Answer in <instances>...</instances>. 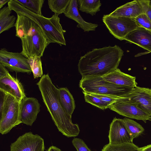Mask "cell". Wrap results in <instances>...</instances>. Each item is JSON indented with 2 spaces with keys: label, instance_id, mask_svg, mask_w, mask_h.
<instances>
[{
  "label": "cell",
  "instance_id": "6da1fadb",
  "mask_svg": "<svg viewBox=\"0 0 151 151\" xmlns=\"http://www.w3.org/2000/svg\"><path fill=\"white\" fill-rule=\"evenodd\" d=\"M124 51L118 46L95 48L80 57L78 68L82 78L103 77L117 68Z\"/></svg>",
  "mask_w": 151,
  "mask_h": 151
},
{
  "label": "cell",
  "instance_id": "7a4b0ae2",
  "mask_svg": "<svg viewBox=\"0 0 151 151\" xmlns=\"http://www.w3.org/2000/svg\"><path fill=\"white\" fill-rule=\"evenodd\" d=\"M37 85L58 131L68 137L78 136L80 132L79 126L72 123L71 116L62 107L58 99V88L53 83L48 74L43 75Z\"/></svg>",
  "mask_w": 151,
  "mask_h": 151
},
{
  "label": "cell",
  "instance_id": "3957f363",
  "mask_svg": "<svg viewBox=\"0 0 151 151\" xmlns=\"http://www.w3.org/2000/svg\"><path fill=\"white\" fill-rule=\"evenodd\" d=\"M15 27L16 36L20 38L22 50L20 53L27 59L35 55L42 56L50 44L43 29L34 21L17 14Z\"/></svg>",
  "mask_w": 151,
  "mask_h": 151
},
{
  "label": "cell",
  "instance_id": "277c9868",
  "mask_svg": "<svg viewBox=\"0 0 151 151\" xmlns=\"http://www.w3.org/2000/svg\"><path fill=\"white\" fill-rule=\"evenodd\" d=\"M8 6L17 14L24 15L37 24L44 31L50 43H56L60 46L66 45L64 36L65 31L60 23L58 15L55 14L50 18L45 17L31 12L15 0H10Z\"/></svg>",
  "mask_w": 151,
  "mask_h": 151
},
{
  "label": "cell",
  "instance_id": "5b68a950",
  "mask_svg": "<svg viewBox=\"0 0 151 151\" xmlns=\"http://www.w3.org/2000/svg\"><path fill=\"white\" fill-rule=\"evenodd\" d=\"M0 93V132L3 135L22 123L20 118V102L1 90Z\"/></svg>",
  "mask_w": 151,
  "mask_h": 151
},
{
  "label": "cell",
  "instance_id": "8992f818",
  "mask_svg": "<svg viewBox=\"0 0 151 151\" xmlns=\"http://www.w3.org/2000/svg\"><path fill=\"white\" fill-rule=\"evenodd\" d=\"M79 86L83 91L87 93L118 97L128 94L134 88L116 85L105 80L102 76L82 78Z\"/></svg>",
  "mask_w": 151,
  "mask_h": 151
},
{
  "label": "cell",
  "instance_id": "52a82bcc",
  "mask_svg": "<svg viewBox=\"0 0 151 151\" xmlns=\"http://www.w3.org/2000/svg\"><path fill=\"white\" fill-rule=\"evenodd\" d=\"M102 20L109 32L115 38L124 40L130 32L140 27L134 19L104 15Z\"/></svg>",
  "mask_w": 151,
  "mask_h": 151
},
{
  "label": "cell",
  "instance_id": "ba28073f",
  "mask_svg": "<svg viewBox=\"0 0 151 151\" xmlns=\"http://www.w3.org/2000/svg\"><path fill=\"white\" fill-rule=\"evenodd\" d=\"M28 61L20 52H9L5 48L0 50V63L11 72L30 74L32 70Z\"/></svg>",
  "mask_w": 151,
  "mask_h": 151
},
{
  "label": "cell",
  "instance_id": "9c48e42d",
  "mask_svg": "<svg viewBox=\"0 0 151 151\" xmlns=\"http://www.w3.org/2000/svg\"><path fill=\"white\" fill-rule=\"evenodd\" d=\"M135 105L151 116V89L137 86L128 94L119 97V103Z\"/></svg>",
  "mask_w": 151,
  "mask_h": 151
},
{
  "label": "cell",
  "instance_id": "30bf717a",
  "mask_svg": "<svg viewBox=\"0 0 151 151\" xmlns=\"http://www.w3.org/2000/svg\"><path fill=\"white\" fill-rule=\"evenodd\" d=\"M0 90L11 94L20 102L26 96L21 82L12 76L7 68L1 63Z\"/></svg>",
  "mask_w": 151,
  "mask_h": 151
},
{
  "label": "cell",
  "instance_id": "8fae6325",
  "mask_svg": "<svg viewBox=\"0 0 151 151\" xmlns=\"http://www.w3.org/2000/svg\"><path fill=\"white\" fill-rule=\"evenodd\" d=\"M10 151H44L43 139L32 132L25 133L20 136L10 146Z\"/></svg>",
  "mask_w": 151,
  "mask_h": 151
},
{
  "label": "cell",
  "instance_id": "7c38bea8",
  "mask_svg": "<svg viewBox=\"0 0 151 151\" xmlns=\"http://www.w3.org/2000/svg\"><path fill=\"white\" fill-rule=\"evenodd\" d=\"M40 105L33 97L24 98L20 103V118L22 123L31 126L40 111Z\"/></svg>",
  "mask_w": 151,
  "mask_h": 151
},
{
  "label": "cell",
  "instance_id": "4fadbf2b",
  "mask_svg": "<svg viewBox=\"0 0 151 151\" xmlns=\"http://www.w3.org/2000/svg\"><path fill=\"white\" fill-rule=\"evenodd\" d=\"M108 137L112 145L132 142L123 119L116 117L110 124Z\"/></svg>",
  "mask_w": 151,
  "mask_h": 151
},
{
  "label": "cell",
  "instance_id": "5bb4252c",
  "mask_svg": "<svg viewBox=\"0 0 151 151\" xmlns=\"http://www.w3.org/2000/svg\"><path fill=\"white\" fill-rule=\"evenodd\" d=\"M109 108L119 114L131 119L142 120L145 123L151 120V116L133 104L128 103H116L110 105Z\"/></svg>",
  "mask_w": 151,
  "mask_h": 151
},
{
  "label": "cell",
  "instance_id": "9a60e30c",
  "mask_svg": "<svg viewBox=\"0 0 151 151\" xmlns=\"http://www.w3.org/2000/svg\"><path fill=\"white\" fill-rule=\"evenodd\" d=\"M124 40L134 44L151 52V31L139 27L128 34Z\"/></svg>",
  "mask_w": 151,
  "mask_h": 151
},
{
  "label": "cell",
  "instance_id": "2e32d148",
  "mask_svg": "<svg viewBox=\"0 0 151 151\" xmlns=\"http://www.w3.org/2000/svg\"><path fill=\"white\" fill-rule=\"evenodd\" d=\"M78 5L77 1L70 0L64 13L65 15L76 21L78 24L77 27L81 28L84 32L95 31L98 25L84 21L79 14Z\"/></svg>",
  "mask_w": 151,
  "mask_h": 151
},
{
  "label": "cell",
  "instance_id": "e0dca14e",
  "mask_svg": "<svg viewBox=\"0 0 151 151\" xmlns=\"http://www.w3.org/2000/svg\"><path fill=\"white\" fill-rule=\"evenodd\" d=\"M144 13L139 0L128 2L118 7L109 14L113 17H124L134 19Z\"/></svg>",
  "mask_w": 151,
  "mask_h": 151
},
{
  "label": "cell",
  "instance_id": "ac0fdd59",
  "mask_svg": "<svg viewBox=\"0 0 151 151\" xmlns=\"http://www.w3.org/2000/svg\"><path fill=\"white\" fill-rule=\"evenodd\" d=\"M102 77L105 80L118 86L134 88L137 84L135 77L122 72L118 68Z\"/></svg>",
  "mask_w": 151,
  "mask_h": 151
},
{
  "label": "cell",
  "instance_id": "d6986e66",
  "mask_svg": "<svg viewBox=\"0 0 151 151\" xmlns=\"http://www.w3.org/2000/svg\"><path fill=\"white\" fill-rule=\"evenodd\" d=\"M58 94L59 100L62 107L71 116L75 108V101L73 96L66 87L58 88Z\"/></svg>",
  "mask_w": 151,
  "mask_h": 151
},
{
  "label": "cell",
  "instance_id": "ffe728a7",
  "mask_svg": "<svg viewBox=\"0 0 151 151\" xmlns=\"http://www.w3.org/2000/svg\"><path fill=\"white\" fill-rule=\"evenodd\" d=\"M12 10L5 6L0 10V34L15 27L16 17L11 15Z\"/></svg>",
  "mask_w": 151,
  "mask_h": 151
},
{
  "label": "cell",
  "instance_id": "44dd1931",
  "mask_svg": "<svg viewBox=\"0 0 151 151\" xmlns=\"http://www.w3.org/2000/svg\"><path fill=\"white\" fill-rule=\"evenodd\" d=\"M77 2L80 11L92 16L100 11L101 5L99 0H78Z\"/></svg>",
  "mask_w": 151,
  "mask_h": 151
},
{
  "label": "cell",
  "instance_id": "7402d4cb",
  "mask_svg": "<svg viewBox=\"0 0 151 151\" xmlns=\"http://www.w3.org/2000/svg\"><path fill=\"white\" fill-rule=\"evenodd\" d=\"M133 142L134 139L138 137L144 130L139 124L130 119L125 117L123 119Z\"/></svg>",
  "mask_w": 151,
  "mask_h": 151
},
{
  "label": "cell",
  "instance_id": "603a6c76",
  "mask_svg": "<svg viewBox=\"0 0 151 151\" xmlns=\"http://www.w3.org/2000/svg\"><path fill=\"white\" fill-rule=\"evenodd\" d=\"M22 6L31 12L42 15L41 10L44 0H15Z\"/></svg>",
  "mask_w": 151,
  "mask_h": 151
},
{
  "label": "cell",
  "instance_id": "cb8c5ba5",
  "mask_svg": "<svg viewBox=\"0 0 151 151\" xmlns=\"http://www.w3.org/2000/svg\"><path fill=\"white\" fill-rule=\"evenodd\" d=\"M101 151H141V150L133 142L118 145L109 143L104 146Z\"/></svg>",
  "mask_w": 151,
  "mask_h": 151
},
{
  "label": "cell",
  "instance_id": "d4e9b609",
  "mask_svg": "<svg viewBox=\"0 0 151 151\" xmlns=\"http://www.w3.org/2000/svg\"><path fill=\"white\" fill-rule=\"evenodd\" d=\"M70 0H48V4L50 9L55 14L59 15L64 13Z\"/></svg>",
  "mask_w": 151,
  "mask_h": 151
},
{
  "label": "cell",
  "instance_id": "484cf974",
  "mask_svg": "<svg viewBox=\"0 0 151 151\" xmlns=\"http://www.w3.org/2000/svg\"><path fill=\"white\" fill-rule=\"evenodd\" d=\"M28 59L34 78L41 77L43 73L41 57L35 55Z\"/></svg>",
  "mask_w": 151,
  "mask_h": 151
},
{
  "label": "cell",
  "instance_id": "4316f807",
  "mask_svg": "<svg viewBox=\"0 0 151 151\" xmlns=\"http://www.w3.org/2000/svg\"><path fill=\"white\" fill-rule=\"evenodd\" d=\"M85 101L103 110L109 108L110 105L107 102L88 93L83 91Z\"/></svg>",
  "mask_w": 151,
  "mask_h": 151
},
{
  "label": "cell",
  "instance_id": "83f0119b",
  "mask_svg": "<svg viewBox=\"0 0 151 151\" xmlns=\"http://www.w3.org/2000/svg\"><path fill=\"white\" fill-rule=\"evenodd\" d=\"M134 19L140 27L151 31V20L145 13L139 15Z\"/></svg>",
  "mask_w": 151,
  "mask_h": 151
},
{
  "label": "cell",
  "instance_id": "f1b7e54d",
  "mask_svg": "<svg viewBox=\"0 0 151 151\" xmlns=\"http://www.w3.org/2000/svg\"><path fill=\"white\" fill-rule=\"evenodd\" d=\"M72 142L77 151H91L81 139L74 138Z\"/></svg>",
  "mask_w": 151,
  "mask_h": 151
},
{
  "label": "cell",
  "instance_id": "f546056e",
  "mask_svg": "<svg viewBox=\"0 0 151 151\" xmlns=\"http://www.w3.org/2000/svg\"><path fill=\"white\" fill-rule=\"evenodd\" d=\"M143 8L144 13L151 20V7L150 5V1L148 0H139Z\"/></svg>",
  "mask_w": 151,
  "mask_h": 151
},
{
  "label": "cell",
  "instance_id": "4dcf8cb0",
  "mask_svg": "<svg viewBox=\"0 0 151 151\" xmlns=\"http://www.w3.org/2000/svg\"><path fill=\"white\" fill-rule=\"evenodd\" d=\"M47 151H62L61 150L58 148L54 146H52L50 147L47 149Z\"/></svg>",
  "mask_w": 151,
  "mask_h": 151
},
{
  "label": "cell",
  "instance_id": "1f68e13d",
  "mask_svg": "<svg viewBox=\"0 0 151 151\" xmlns=\"http://www.w3.org/2000/svg\"><path fill=\"white\" fill-rule=\"evenodd\" d=\"M141 151H151V145L141 147Z\"/></svg>",
  "mask_w": 151,
  "mask_h": 151
},
{
  "label": "cell",
  "instance_id": "d6a6232c",
  "mask_svg": "<svg viewBox=\"0 0 151 151\" xmlns=\"http://www.w3.org/2000/svg\"><path fill=\"white\" fill-rule=\"evenodd\" d=\"M10 0H0V8H1L6 3H8Z\"/></svg>",
  "mask_w": 151,
  "mask_h": 151
},
{
  "label": "cell",
  "instance_id": "836d02e7",
  "mask_svg": "<svg viewBox=\"0 0 151 151\" xmlns=\"http://www.w3.org/2000/svg\"><path fill=\"white\" fill-rule=\"evenodd\" d=\"M150 6L151 7V1H150Z\"/></svg>",
  "mask_w": 151,
  "mask_h": 151
},
{
  "label": "cell",
  "instance_id": "e575fe53",
  "mask_svg": "<svg viewBox=\"0 0 151 151\" xmlns=\"http://www.w3.org/2000/svg\"></svg>",
  "mask_w": 151,
  "mask_h": 151
}]
</instances>
